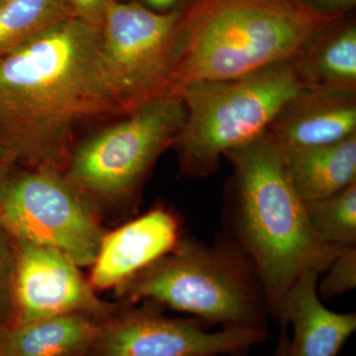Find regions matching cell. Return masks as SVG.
<instances>
[{
	"mask_svg": "<svg viewBox=\"0 0 356 356\" xmlns=\"http://www.w3.org/2000/svg\"><path fill=\"white\" fill-rule=\"evenodd\" d=\"M0 225L14 240L60 250L91 266L106 232L97 203L64 172L17 168L0 185Z\"/></svg>",
	"mask_w": 356,
	"mask_h": 356,
	"instance_id": "obj_7",
	"label": "cell"
},
{
	"mask_svg": "<svg viewBox=\"0 0 356 356\" xmlns=\"http://www.w3.org/2000/svg\"><path fill=\"white\" fill-rule=\"evenodd\" d=\"M325 273L327 274L318 285V295L323 298H332L355 289L356 245L341 250Z\"/></svg>",
	"mask_w": 356,
	"mask_h": 356,
	"instance_id": "obj_20",
	"label": "cell"
},
{
	"mask_svg": "<svg viewBox=\"0 0 356 356\" xmlns=\"http://www.w3.org/2000/svg\"><path fill=\"white\" fill-rule=\"evenodd\" d=\"M283 152L290 181L303 202L329 197L356 182V134L327 146Z\"/></svg>",
	"mask_w": 356,
	"mask_h": 356,
	"instance_id": "obj_15",
	"label": "cell"
},
{
	"mask_svg": "<svg viewBox=\"0 0 356 356\" xmlns=\"http://www.w3.org/2000/svg\"><path fill=\"white\" fill-rule=\"evenodd\" d=\"M289 341L285 332H283L277 350L273 356H289Z\"/></svg>",
	"mask_w": 356,
	"mask_h": 356,
	"instance_id": "obj_24",
	"label": "cell"
},
{
	"mask_svg": "<svg viewBox=\"0 0 356 356\" xmlns=\"http://www.w3.org/2000/svg\"><path fill=\"white\" fill-rule=\"evenodd\" d=\"M200 318H172L153 310L132 312L103 325L93 348L99 356L240 355L266 339L264 327L209 332Z\"/></svg>",
	"mask_w": 356,
	"mask_h": 356,
	"instance_id": "obj_9",
	"label": "cell"
},
{
	"mask_svg": "<svg viewBox=\"0 0 356 356\" xmlns=\"http://www.w3.org/2000/svg\"><path fill=\"white\" fill-rule=\"evenodd\" d=\"M100 29L67 17L0 58V144L26 168L64 172L79 125L119 115Z\"/></svg>",
	"mask_w": 356,
	"mask_h": 356,
	"instance_id": "obj_1",
	"label": "cell"
},
{
	"mask_svg": "<svg viewBox=\"0 0 356 356\" xmlns=\"http://www.w3.org/2000/svg\"><path fill=\"white\" fill-rule=\"evenodd\" d=\"M301 89L292 60L238 79L185 86L177 95L184 123L173 144L182 172L205 177L216 172L227 152L264 135Z\"/></svg>",
	"mask_w": 356,
	"mask_h": 356,
	"instance_id": "obj_5",
	"label": "cell"
},
{
	"mask_svg": "<svg viewBox=\"0 0 356 356\" xmlns=\"http://www.w3.org/2000/svg\"><path fill=\"white\" fill-rule=\"evenodd\" d=\"M6 332V330H0V356H14L7 343Z\"/></svg>",
	"mask_w": 356,
	"mask_h": 356,
	"instance_id": "obj_25",
	"label": "cell"
},
{
	"mask_svg": "<svg viewBox=\"0 0 356 356\" xmlns=\"http://www.w3.org/2000/svg\"><path fill=\"white\" fill-rule=\"evenodd\" d=\"M117 291L129 302H154L224 327H264L267 312L254 264L234 241L179 238Z\"/></svg>",
	"mask_w": 356,
	"mask_h": 356,
	"instance_id": "obj_4",
	"label": "cell"
},
{
	"mask_svg": "<svg viewBox=\"0 0 356 356\" xmlns=\"http://www.w3.org/2000/svg\"><path fill=\"white\" fill-rule=\"evenodd\" d=\"M266 135L283 151L327 146L356 134V91L302 88Z\"/></svg>",
	"mask_w": 356,
	"mask_h": 356,
	"instance_id": "obj_12",
	"label": "cell"
},
{
	"mask_svg": "<svg viewBox=\"0 0 356 356\" xmlns=\"http://www.w3.org/2000/svg\"><path fill=\"white\" fill-rule=\"evenodd\" d=\"M102 318L83 313L65 314L6 330L14 356H81L102 332Z\"/></svg>",
	"mask_w": 356,
	"mask_h": 356,
	"instance_id": "obj_16",
	"label": "cell"
},
{
	"mask_svg": "<svg viewBox=\"0 0 356 356\" xmlns=\"http://www.w3.org/2000/svg\"><path fill=\"white\" fill-rule=\"evenodd\" d=\"M70 17L95 28L102 27L103 18L113 0H65Z\"/></svg>",
	"mask_w": 356,
	"mask_h": 356,
	"instance_id": "obj_21",
	"label": "cell"
},
{
	"mask_svg": "<svg viewBox=\"0 0 356 356\" xmlns=\"http://www.w3.org/2000/svg\"><path fill=\"white\" fill-rule=\"evenodd\" d=\"M182 14L156 13L135 2L110 4L100 27L99 62L119 115L168 92Z\"/></svg>",
	"mask_w": 356,
	"mask_h": 356,
	"instance_id": "obj_8",
	"label": "cell"
},
{
	"mask_svg": "<svg viewBox=\"0 0 356 356\" xmlns=\"http://www.w3.org/2000/svg\"><path fill=\"white\" fill-rule=\"evenodd\" d=\"M224 156L234 170L228 199L233 241L254 264L274 317L295 281L306 271L325 273L341 250L314 233L284 152L266 133Z\"/></svg>",
	"mask_w": 356,
	"mask_h": 356,
	"instance_id": "obj_2",
	"label": "cell"
},
{
	"mask_svg": "<svg viewBox=\"0 0 356 356\" xmlns=\"http://www.w3.org/2000/svg\"><path fill=\"white\" fill-rule=\"evenodd\" d=\"M184 119L179 96H159L74 147L65 175L96 203L127 198L173 147Z\"/></svg>",
	"mask_w": 356,
	"mask_h": 356,
	"instance_id": "obj_6",
	"label": "cell"
},
{
	"mask_svg": "<svg viewBox=\"0 0 356 356\" xmlns=\"http://www.w3.org/2000/svg\"><path fill=\"white\" fill-rule=\"evenodd\" d=\"M147 3L161 10H166L177 3V0H146Z\"/></svg>",
	"mask_w": 356,
	"mask_h": 356,
	"instance_id": "obj_26",
	"label": "cell"
},
{
	"mask_svg": "<svg viewBox=\"0 0 356 356\" xmlns=\"http://www.w3.org/2000/svg\"><path fill=\"white\" fill-rule=\"evenodd\" d=\"M67 17L70 15L65 0L0 2V58Z\"/></svg>",
	"mask_w": 356,
	"mask_h": 356,
	"instance_id": "obj_17",
	"label": "cell"
},
{
	"mask_svg": "<svg viewBox=\"0 0 356 356\" xmlns=\"http://www.w3.org/2000/svg\"><path fill=\"white\" fill-rule=\"evenodd\" d=\"M316 13L341 19L348 11L355 6L356 0H303Z\"/></svg>",
	"mask_w": 356,
	"mask_h": 356,
	"instance_id": "obj_22",
	"label": "cell"
},
{
	"mask_svg": "<svg viewBox=\"0 0 356 356\" xmlns=\"http://www.w3.org/2000/svg\"><path fill=\"white\" fill-rule=\"evenodd\" d=\"M302 88L356 91L355 21H334L292 60Z\"/></svg>",
	"mask_w": 356,
	"mask_h": 356,
	"instance_id": "obj_14",
	"label": "cell"
},
{
	"mask_svg": "<svg viewBox=\"0 0 356 356\" xmlns=\"http://www.w3.org/2000/svg\"><path fill=\"white\" fill-rule=\"evenodd\" d=\"M180 238L177 216L163 207L154 208L120 228L105 233L91 270L95 290L118 287L168 254Z\"/></svg>",
	"mask_w": 356,
	"mask_h": 356,
	"instance_id": "obj_11",
	"label": "cell"
},
{
	"mask_svg": "<svg viewBox=\"0 0 356 356\" xmlns=\"http://www.w3.org/2000/svg\"><path fill=\"white\" fill-rule=\"evenodd\" d=\"M14 245L13 325L72 313L103 320L113 312L114 307L97 296L81 266L67 255L28 241L14 240Z\"/></svg>",
	"mask_w": 356,
	"mask_h": 356,
	"instance_id": "obj_10",
	"label": "cell"
},
{
	"mask_svg": "<svg viewBox=\"0 0 356 356\" xmlns=\"http://www.w3.org/2000/svg\"><path fill=\"white\" fill-rule=\"evenodd\" d=\"M339 19L303 0H191L178 29L166 95L202 81H229L294 60Z\"/></svg>",
	"mask_w": 356,
	"mask_h": 356,
	"instance_id": "obj_3",
	"label": "cell"
},
{
	"mask_svg": "<svg viewBox=\"0 0 356 356\" xmlns=\"http://www.w3.org/2000/svg\"><path fill=\"white\" fill-rule=\"evenodd\" d=\"M314 233L327 247L356 245V182L329 197L305 203Z\"/></svg>",
	"mask_w": 356,
	"mask_h": 356,
	"instance_id": "obj_18",
	"label": "cell"
},
{
	"mask_svg": "<svg viewBox=\"0 0 356 356\" xmlns=\"http://www.w3.org/2000/svg\"><path fill=\"white\" fill-rule=\"evenodd\" d=\"M318 270L295 281L281 300L274 317L293 327L289 356H337L356 330L355 313H336L321 301Z\"/></svg>",
	"mask_w": 356,
	"mask_h": 356,
	"instance_id": "obj_13",
	"label": "cell"
},
{
	"mask_svg": "<svg viewBox=\"0 0 356 356\" xmlns=\"http://www.w3.org/2000/svg\"><path fill=\"white\" fill-rule=\"evenodd\" d=\"M2 1H3V0H0V2H2Z\"/></svg>",
	"mask_w": 356,
	"mask_h": 356,
	"instance_id": "obj_27",
	"label": "cell"
},
{
	"mask_svg": "<svg viewBox=\"0 0 356 356\" xmlns=\"http://www.w3.org/2000/svg\"><path fill=\"white\" fill-rule=\"evenodd\" d=\"M17 166L10 152L0 144V185Z\"/></svg>",
	"mask_w": 356,
	"mask_h": 356,
	"instance_id": "obj_23",
	"label": "cell"
},
{
	"mask_svg": "<svg viewBox=\"0 0 356 356\" xmlns=\"http://www.w3.org/2000/svg\"><path fill=\"white\" fill-rule=\"evenodd\" d=\"M15 245L13 236L0 225V330H7L14 320Z\"/></svg>",
	"mask_w": 356,
	"mask_h": 356,
	"instance_id": "obj_19",
	"label": "cell"
}]
</instances>
